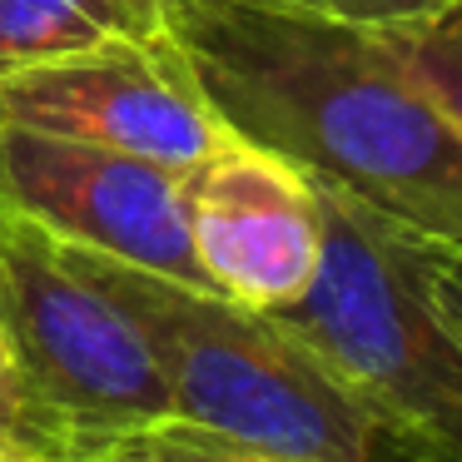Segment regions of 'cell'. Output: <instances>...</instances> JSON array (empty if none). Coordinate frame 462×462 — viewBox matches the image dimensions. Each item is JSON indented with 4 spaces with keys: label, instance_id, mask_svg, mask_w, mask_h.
I'll return each mask as SVG.
<instances>
[{
    "label": "cell",
    "instance_id": "cell-1",
    "mask_svg": "<svg viewBox=\"0 0 462 462\" xmlns=\"http://www.w3.org/2000/svg\"><path fill=\"white\" fill-rule=\"evenodd\" d=\"M164 31L234 140L462 244V130L373 25L289 0H164Z\"/></svg>",
    "mask_w": 462,
    "mask_h": 462
},
{
    "label": "cell",
    "instance_id": "cell-2",
    "mask_svg": "<svg viewBox=\"0 0 462 462\" xmlns=\"http://www.w3.org/2000/svg\"><path fill=\"white\" fill-rule=\"evenodd\" d=\"M309 189L323 229L319 273L273 319L338 373L393 442L462 462V338L432 299L448 244L323 180Z\"/></svg>",
    "mask_w": 462,
    "mask_h": 462
},
{
    "label": "cell",
    "instance_id": "cell-3",
    "mask_svg": "<svg viewBox=\"0 0 462 462\" xmlns=\"http://www.w3.org/2000/svg\"><path fill=\"white\" fill-rule=\"evenodd\" d=\"M144 333L174 418L313 462H378L383 422L273 313L70 244Z\"/></svg>",
    "mask_w": 462,
    "mask_h": 462
},
{
    "label": "cell",
    "instance_id": "cell-4",
    "mask_svg": "<svg viewBox=\"0 0 462 462\" xmlns=\"http://www.w3.org/2000/svg\"><path fill=\"white\" fill-rule=\"evenodd\" d=\"M0 348L25 448L45 462L174 418L134 319L70 259V244L11 209H0Z\"/></svg>",
    "mask_w": 462,
    "mask_h": 462
},
{
    "label": "cell",
    "instance_id": "cell-5",
    "mask_svg": "<svg viewBox=\"0 0 462 462\" xmlns=\"http://www.w3.org/2000/svg\"><path fill=\"white\" fill-rule=\"evenodd\" d=\"M0 130L105 144L180 174L234 140L170 31L0 75Z\"/></svg>",
    "mask_w": 462,
    "mask_h": 462
},
{
    "label": "cell",
    "instance_id": "cell-6",
    "mask_svg": "<svg viewBox=\"0 0 462 462\" xmlns=\"http://www.w3.org/2000/svg\"><path fill=\"white\" fill-rule=\"evenodd\" d=\"M0 209L25 214L65 244L214 289L184 229L180 170L140 154L0 130Z\"/></svg>",
    "mask_w": 462,
    "mask_h": 462
},
{
    "label": "cell",
    "instance_id": "cell-7",
    "mask_svg": "<svg viewBox=\"0 0 462 462\" xmlns=\"http://www.w3.org/2000/svg\"><path fill=\"white\" fill-rule=\"evenodd\" d=\"M180 209L214 293L279 313L319 273V209L299 170L229 140L180 174Z\"/></svg>",
    "mask_w": 462,
    "mask_h": 462
},
{
    "label": "cell",
    "instance_id": "cell-8",
    "mask_svg": "<svg viewBox=\"0 0 462 462\" xmlns=\"http://www.w3.org/2000/svg\"><path fill=\"white\" fill-rule=\"evenodd\" d=\"M164 35V0H0V75Z\"/></svg>",
    "mask_w": 462,
    "mask_h": 462
},
{
    "label": "cell",
    "instance_id": "cell-9",
    "mask_svg": "<svg viewBox=\"0 0 462 462\" xmlns=\"http://www.w3.org/2000/svg\"><path fill=\"white\" fill-rule=\"evenodd\" d=\"M60 462H313V457H289V452L259 448V442L229 438V432L199 428L184 418H154L140 428L110 432V438L75 448Z\"/></svg>",
    "mask_w": 462,
    "mask_h": 462
},
{
    "label": "cell",
    "instance_id": "cell-10",
    "mask_svg": "<svg viewBox=\"0 0 462 462\" xmlns=\"http://www.w3.org/2000/svg\"><path fill=\"white\" fill-rule=\"evenodd\" d=\"M373 31L393 45V55L418 75V85L462 130V0H442L428 15L373 25Z\"/></svg>",
    "mask_w": 462,
    "mask_h": 462
},
{
    "label": "cell",
    "instance_id": "cell-11",
    "mask_svg": "<svg viewBox=\"0 0 462 462\" xmlns=\"http://www.w3.org/2000/svg\"><path fill=\"white\" fill-rule=\"evenodd\" d=\"M289 5L338 15V21H358V25H393V21L428 15L432 5H442V0H289Z\"/></svg>",
    "mask_w": 462,
    "mask_h": 462
},
{
    "label": "cell",
    "instance_id": "cell-12",
    "mask_svg": "<svg viewBox=\"0 0 462 462\" xmlns=\"http://www.w3.org/2000/svg\"><path fill=\"white\" fill-rule=\"evenodd\" d=\"M432 299H438L442 319L452 323V333L462 338V244H448L432 269Z\"/></svg>",
    "mask_w": 462,
    "mask_h": 462
},
{
    "label": "cell",
    "instance_id": "cell-13",
    "mask_svg": "<svg viewBox=\"0 0 462 462\" xmlns=\"http://www.w3.org/2000/svg\"><path fill=\"white\" fill-rule=\"evenodd\" d=\"M0 438L25 442V432H21V402H15V383H11V368H5V348H0Z\"/></svg>",
    "mask_w": 462,
    "mask_h": 462
},
{
    "label": "cell",
    "instance_id": "cell-14",
    "mask_svg": "<svg viewBox=\"0 0 462 462\" xmlns=\"http://www.w3.org/2000/svg\"><path fill=\"white\" fill-rule=\"evenodd\" d=\"M0 462H45L41 452H31L25 442H11V438H0Z\"/></svg>",
    "mask_w": 462,
    "mask_h": 462
}]
</instances>
